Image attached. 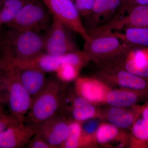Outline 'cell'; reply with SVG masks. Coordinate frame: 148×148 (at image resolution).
I'll use <instances>...</instances> for the list:
<instances>
[{"instance_id": "1", "label": "cell", "mask_w": 148, "mask_h": 148, "mask_svg": "<svg viewBox=\"0 0 148 148\" xmlns=\"http://www.w3.org/2000/svg\"><path fill=\"white\" fill-rule=\"evenodd\" d=\"M4 26L3 30L0 29V59L7 67L43 52L44 36L41 33Z\"/></svg>"}, {"instance_id": "2", "label": "cell", "mask_w": 148, "mask_h": 148, "mask_svg": "<svg viewBox=\"0 0 148 148\" xmlns=\"http://www.w3.org/2000/svg\"><path fill=\"white\" fill-rule=\"evenodd\" d=\"M66 83L57 77L48 78L45 88L33 99L32 107L24 122L36 128L60 113L66 90Z\"/></svg>"}, {"instance_id": "3", "label": "cell", "mask_w": 148, "mask_h": 148, "mask_svg": "<svg viewBox=\"0 0 148 148\" xmlns=\"http://www.w3.org/2000/svg\"><path fill=\"white\" fill-rule=\"evenodd\" d=\"M84 41V51L89 61L96 63L127 54L135 47L122 42L112 32L92 33Z\"/></svg>"}, {"instance_id": "4", "label": "cell", "mask_w": 148, "mask_h": 148, "mask_svg": "<svg viewBox=\"0 0 148 148\" xmlns=\"http://www.w3.org/2000/svg\"><path fill=\"white\" fill-rule=\"evenodd\" d=\"M5 104L9 113L24 121L25 117L32 107L33 99L19 80L16 72L9 67L3 72Z\"/></svg>"}, {"instance_id": "5", "label": "cell", "mask_w": 148, "mask_h": 148, "mask_svg": "<svg viewBox=\"0 0 148 148\" xmlns=\"http://www.w3.org/2000/svg\"><path fill=\"white\" fill-rule=\"evenodd\" d=\"M52 20V14L42 0H30L8 24L17 29L41 33L47 31Z\"/></svg>"}, {"instance_id": "6", "label": "cell", "mask_w": 148, "mask_h": 148, "mask_svg": "<svg viewBox=\"0 0 148 148\" xmlns=\"http://www.w3.org/2000/svg\"><path fill=\"white\" fill-rule=\"evenodd\" d=\"M52 14L70 30L86 40L89 34L83 24L78 10L72 0H42Z\"/></svg>"}, {"instance_id": "7", "label": "cell", "mask_w": 148, "mask_h": 148, "mask_svg": "<svg viewBox=\"0 0 148 148\" xmlns=\"http://www.w3.org/2000/svg\"><path fill=\"white\" fill-rule=\"evenodd\" d=\"M66 27L53 17L50 27L44 36V51L51 55H64L77 50L75 45L66 32Z\"/></svg>"}, {"instance_id": "8", "label": "cell", "mask_w": 148, "mask_h": 148, "mask_svg": "<svg viewBox=\"0 0 148 148\" xmlns=\"http://www.w3.org/2000/svg\"><path fill=\"white\" fill-rule=\"evenodd\" d=\"M60 113L69 120L82 122L95 118H101V113L94 105L77 95L75 90L69 92L66 89L63 106Z\"/></svg>"}, {"instance_id": "9", "label": "cell", "mask_w": 148, "mask_h": 148, "mask_svg": "<svg viewBox=\"0 0 148 148\" xmlns=\"http://www.w3.org/2000/svg\"><path fill=\"white\" fill-rule=\"evenodd\" d=\"M69 132V119L59 113L39 125L36 132L52 148H57L61 147Z\"/></svg>"}, {"instance_id": "10", "label": "cell", "mask_w": 148, "mask_h": 148, "mask_svg": "<svg viewBox=\"0 0 148 148\" xmlns=\"http://www.w3.org/2000/svg\"><path fill=\"white\" fill-rule=\"evenodd\" d=\"M101 69L97 73V77L105 83H114L123 88L148 90V78L139 76L122 69Z\"/></svg>"}, {"instance_id": "11", "label": "cell", "mask_w": 148, "mask_h": 148, "mask_svg": "<svg viewBox=\"0 0 148 148\" xmlns=\"http://www.w3.org/2000/svg\"><path fill=\"white\" fill-rule=\"evenodd\" d=\"M123 0H96L89 14L85 17L88 34L110 21L117 13Z\"/></svg>"}, {"instance_id": "12", "label": "cell", "mask_w": 148, "mask_h": 148, "mask_svg": "<svg viewBox=\"0 0 148 148\" xmlns=\"http://www.w3.org/2000/svg\"><path fill=\"white\" fill-rule=\"evenodd\" d=\"M132 27H148V4L135 7L124 16L111 19L96 30L98 32H112Z\"/></svg>"}, {"instance_id": "13", "label": "cell", "mask_w": 148, "mask_h": 148, "mask_svg": "<svg viewBox=\"0 0 148 148\" xmlns=\"http://www.w3.org/2000/svg\"><path fill=\"white\" fill-rule=\"evenodd\" d=\"M110 90L106 83L98 79L78 77L75 82L76 93L93 105L106 103V95Z\"/></svg>"}, {"instance_id": "14", "label": "cell", "mask_w": 148, "mask_h": 148, "mask_svg": "<svg viewBox=\"0 0 148 148\" xmlns=\"http://www.w3.org/2000/svg\"><path fill=\"white\" fill-rule=\"evenodd\" d=\"M36 132V127L24 122L11 126L0 134V148L26 147Z\"/></svg>"}, {"instance_id": "15", "label": "cell", "mask_w": 148, "mask_h": 148, "mask_svg": "<svg viewBox=\"0 0 148 148\" xmlns=\"http://www.w3.org/2000/svg\"><path fill=\"white\" fill-rule=\"evenodd\" d=\"M131 128L129 147L148 148V100L142 106L137 107Z\"/></svg>"}, {"instance_id": "16", "label": "cell", "mask_w": 148, "mask_h": 148, "mask_svg": "<svg viewBox=\"0 0 148 148\" xmlns=\"http://www.w3.org/2000/svg\"><path fill=\"white\" fill-rule=\"evenodd\" d=\"M10 67L14 69L19 80L33 99L45 88L48 81L46 73L34 68Z\"/></svg>"}, {"instance_id": "17", "label": "cell", "mask_w": 148, "mask_h": 148, "mask_svg": "<svg viewBox=\"0 0 148 148\" xmlns=\"http://www.w3.org/2000/svg\"><path fill=\"white\" fill-rule=\"evenodd\" d=\"M148 96V90L127 88L110 90L106 95V103L110 106L127 108L135 106L141 99Z\"/></svg>"}, {"instance_id": "18", "label": "cell", "mask_w": 148, "mask_h": 148, "mask_svg": "<svg viewBox=\"0 0 148 148\" xmlns=\"http://www.w3.org/2000/svg\"><path fill=\"white\" fill-rule=\"evenodd\" d=\"M95 140L96 143L104 146L118 143V147L123 148L127 145L129 146L130 135L110 123H103L98 125L95 132Z\"/></svg>"}, {"instance_id": "19", "label": "cell", "mask_w": 148, "mask_h": 148, "mask_svg": "<svg viewBox=\"0 0 148 148\" xmlns=\"http://www.w3.org/2000/svg\"><path fill=\"white\" fill-rule=\"evenodd\" d=\"M137 107L133 110L126 108L111 106L104 115L108 123L119 129L123 130L131 127L136 114Z\"/></svg>"}, {"instance_id": "20", "label": "cell", "mask_w": 148, "mask_h": 148, "mask_svg": "<svg viewBox=\"0 0 148 148\" xmlns=\"http://www.w3.org/2000/svg\"><path fill=\"white\" fill-rule=\"evenodd\" d=\"M129 53L109 60L108 62L109 67L122 69L139 76L148 78V60L142 64H137L131 57H128Z\"/></svg>"}, {"instance_id": "21", "label": "cell", "mask_w": 148, "mask_h": 148, "mask_svg": "<svg viewBox=\"0 0 148 148\" xmlns=\"http://www.w3.org/2000/svg\"><path fill=\"white\" fill-rule=\"evenodd\" d=\"M30 0H3L0 8V28L10 23Z\"/></svg>"}, {"instance_id": "22", "label": "cell", "mask_w": 148, "mask_h": 148, "mask_svg": "<svg viewBox=\"0 0 148 148\" xmlns=\"http://www.w3.org/2000/svg\"><path fill=\"white\" fill-rule=\"evenodd\" d=\"M122 38L135 46L148 47V27H132L124 29Z\"/></svg>"}, {"instance_id": "23", "label": "cell", "mask_w": 148, "mask_h": 148, "mask_svg": "<svg viewBox=\"0 0 148 148\" xmlns=\"http://www.w3.org/2000/svg\"><path fill=\"white\" fill-rule=\"evenodd\" d=\"M69 135L61 148H80L82 135L81 122L74 120H69Z\"/></svg>"}, {"instance_id": "24", "label": "cell", "mask_w": 148, "mask_h": 148, "mask_svg": "<svg viewBox=\"0 0 148 148\" xmlns=\"http://www.w3.org/2000/svg\"><path fill=\"white\" fill-rule=\"evenodd\" d=\"M79 69L72 64H63L55 72L56 77L64 83L75 80L80 71Z\"/></svg>"}, {"instance_id": "25", "label": "cell", "mask_w": 148, "mask_h": 148, "mask_svg": "<svg viewBox=\"0 0 148 148\" xmlns=\"http://www.w3.org/2000/svg\"><path fill=\"white\" fill-rule=\"evenodd\" d=\"M24 122V121L10 113L6 114L5 111H0V134L9 127Z\"/></svg>"}, {"instance_id": "26", "label": "cell", "mask_w": 148, "mask_h": 148, "mask_svg": "<svg viewBox=\"0 0 148 148\" xmlns=\"http://www.w3.org/2000/svg\"><path fill=\"white\" fill-rule=\"evenodd\" d=\"M147 4H148V0H123L119 10L112 19L119 18L124 16L135 7Z\"/></svg>"}, {"instance_id": "27", "label": "cell", "mask_w": 148, "mask_h": 148, "mask_svg": "<svg viewBox=\"0 0 148 148\" xmlns=\"http://www.w3.org/2000/svg\"><path fill=\"white\" fill-rule=\"evenodd\" d=\"M96 0H75V4L81 16L86 17L89 13Z\"/></svg>"}, {"instance_id": "28", "label": "cell", "mask_w": 148, "mask_h": 148, "mask_svg": "<svg viewBox=\"0 0 148 148\" xmlns=\"http://www.w3.org/2000/svg\"><path fill=\"white\" fill-rule=\"evenodd\" d=\"M26 147L28 148H52V147L45 141L38 133H36L27 144Z\"/></svg>"}, {"instance_id": "29", "label": "cell", "mask_w": 148, "mask_h": 148, "mask_svg": "<svg viewBox=\"0 0 148 148\" xmlns=\"http://www.w3.org/2000/svg\"><path fill=\"white\" fill-rule=\"evenodd\" d=\"M3 71H0V111H4V88L3 81Z\"/></svg>"}, {"instance_id": "30", "label": "cell", "mask_w": 148, "mask_h": 148, "mask_svg": "<svg viewBox=\"0 0 148 148\" xmlns=\"http://www.w3.org/2000/svg\"><path fill=\"white\" fill-rule=\"evenodd\" d=\"M7 69L6 65L2 60L0 59V71H5Z\"/></svg>"}, {"instance_id": "31", "label": "cell", "mask_w": 148, "mask_h": 148, "mask_svg": "<svg viewBox=\"0 0 148 148\" xmlns=\"http://www.w3.org/2000/svg\"><path fill=\"white\" fill-rule=\"evenodd\" d=\"M3 1V0H0V8H1V5L2 4Z\"/></svg>"}]
</instances>
